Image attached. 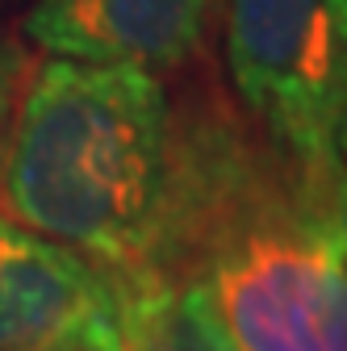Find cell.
Masks as SVG:
<instances>
[{
    "instance_id": "cell-3",
    "label": "cell",
    "mask_w": 347,
    "mask_h": 351,
    "mask_svg": "<svg viewBox=\"0 0 347 351\" xmlns=\"http://www.w3.org/2000/svg\"><path fill=\"white\" fill-rule=\"evenodd\" d=\"M235 105L314 180L343 184L347 0H222Z\"/></svg>"
},
{
    "instance_id": "cell-4",
    "label": "cell",
    "mask_w": 347,
    "mask_h": 351,
    "mask_svg": "<svg viewBox=\"0 0 347 351\" xmlns=\"http://www.w3.org/2000/svg\"><path fill=\"white\" fill-rule=\"evenodd\" d=\"M109 305L101 268L0 213V351H93Z\"/></svg>"
},
{
    "instance_id": "cell-6",
    "label": "cell",
    "mask_w": 347,
    "mask_h": 351,
    "mask_svg": "<svg viewBox=\"0 0 347 351\" xmlns=\"http://www.w3.org/2000/svg\"><path fill=\"white\" fill-rule=\"evenodd\" d=\"M113 305L93 351H239L209 293L171 268L109 276Z\"/></svg>"
},
{
    "instance_id": "cell-5",
    "label": "cell",
    "mask_w": 347,
    "mask_h": 351,
    "mask_svg": "<svg viewBox=\"0 0 347 351\" xmlns=\"http://www.w3.org/2000/svg\"><path fill=\"white\" fill-rule=\"evenodd\" d=\"M218 5L222 0H34L25 38L55 59L167 75L205 51Z\"/></svg>"
},
{
    "instance_id": "cell-1",
    "label": "cell",
    "mask_w": 347,
    "mask_h": 351,
    "mask_svg": "<svg viewBox=\"0 0 347 351\" xmlns=\"http://www.w3.org/2000/svg\"><path fill=\"white\" fill-rule=\"evenodd\" d=\"M176 109V193L147 268L193 276L239 351H347L343 184L301 171L213 88Z\"/></svg>"
},
{
    "instance_id": "cell-2",
    "label": "cell",
    "mask_w": 347,
    "mask_h": 351,
    "mask_svg": "<svg viewBox=\"0 0 347 351\" xmlns=\"http://www.w3.org/2000/svg\"><path fill=\"white\" fill-rule=\"evenodd\" d=\"M180 167V109L163 75L125 63L29 67L0 159V213L105 276L155 259Z\"/></svg>"
},
{
    "instance_id": "cell-7",
    "label": "cell",
    "mask_w": 347,
    "mask_h": 351,
    "mask_svg": "<svg viewBox=\"0 0 347 351\" xmlns=\"http://www.w3.org/2000/svg\"><path fill=\"white\" fill-rule=\"evenodd\" d=\"M29 55L21 51V42L13 34L0 29V159H5V143H9V125H13V109H17V97L25 88V75H29Z\"/></svg>"
}]
</instances>
